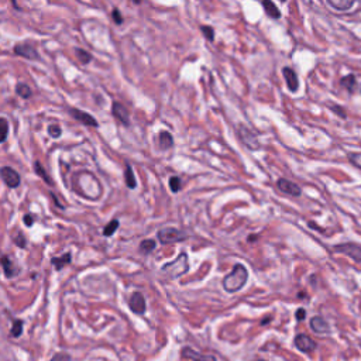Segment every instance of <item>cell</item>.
<instances>
[{"label": "cell", "mask_w": 361, "mask_h": 361, "mask_svg": "<svg viewBox=\"0 0 361 361\" xmlns=\"http://www.w3.org/2000/svg\"><path fill=\"white\" fill-rule=\"evenodd\" d=\"M48 134L53 138H59L62 134V129L58 125H51L48 127Z\"/></svg>", "instance_id": "obj_33"}, {"label": "cell", "mask_w": 361, "mask_h": 361, "mask_svg": "<svg viewBox=\"0 0 361 361\" xmlns=\"http://www.w3.org/2000/svg\"><path fill=\"white\" fill-rule=\"evenodd\" d=\"M261 5H263L265 13L268 14L271 19H279V17H281V12H279V9L276 7V5L274 3V2H271V0H264Z\"/></svg>", "instance_id": "obj_19"}, {"label": "cell", "mask_w": 361, "mask_h": 361, "mask_svg": "<svg viewBox=\"0 0 361 361\" xmlns=\"http://www.w3.org/2000/svg\"><path fill=\"white\" fill-rule=\"evenodd\" d=\"M16 93H17L21 99L31 98V95H33L31 88L27 85V84H24V82H19V84L16 85Z\"/></svg>", "instance_id": "obj_23"}, {"label": "cell", "mask_w": 361, "mask_h": 361, "mask_svg": "<svg viewBox=\"0 0 361 361\" xmlns=\"http://www.w3.org/2000/svg\"><path fill=\"white\" fill-rule=\"evenodd\" d=\"M71 261H72V254H71V253H65L64 256L53 257V258H51V264L55 267L57 271H61L65 265L71 264Z\"/></svg>", "instance_id": "obj_17"}, {"label": "cell", "mask_w": 361, "mask_h": 361, "mask_svg": "<svg viewBox=\"0 0 361 361\" xmlns=\"http://www.w3.org/2000/svg\"><path fill=\"white\" fill-rule=\"evenodd\" d=\"M9 136V122L5 117H0V144L6 141Z\"/></svg>", "instance_id": "obj_28"}, {"label": "cell", "mask_w": 361, "mask_h": 361, "mask_svg": "<svg viewBox=\"0 0 361 361\" xmlns=\"http://www.w3.org/2000/svg\"><path fill=\"white\" fill-rule=\"evenodd\" d=\"M170 189H171L172 193H178L179 190H181V188H182V181H181V178L177 177V175H174V177L170 178Z\"/></svg>", "instance_id": "obj_29"}, {"label": "cell", "mask_w": 361, "mask_h": 361, "mask_svg": "<svg viewBox=\"0 0 361 361\" xmlns=\"http://www.w3.org/2000/svg\"><path fill=\"white\" fill-rule=\"evenodd\" d=\"M260 361H265V360H260Z\"/></svg>", "instance_id": "obj_40"}, {"label": "cell", "mask_w": 361, "mask_h": 361, "mask_svg": "<svg viewBox=\"0 0 361 361\" xmlns=\"http://www.w3.org/2000/svg\"><path fill=\"white\" fill-rule=\"evenodd\" d=\"M13 51L16 55L23 57V58L31 59V61H37V59H39L37 48H35L33 44H30V43H19V44H16L13 48Z\"/></svg>", "instance_id": "obj_7"}, {"label": "cell", "mask_w": 361, "mask_h": 361, "mask_svg": "<svg viewBox=\"0 0 361 361\" xmlns=\"http://www.w3.org/2000/svg\"><path fill=\"white\" fill-rule=\"evenodd\" d=\"M295 317H296V320H305V317H306V310L303 308H299L298 310H296V313H295Z\"/></svg>", "instance_id": "obj_39"}, {"label": "cell", "mask_w": 361, "mask_h": 361, "mask_svg": "<svg viewBox=\"0 0 361 361\" xmlns=\"http://www.w3.org/2000/svg\"><path fill=\"white\" fill-rule=\"evenodd\" d=\"M295 347L302 353H312L316 348V342L308 335H298L294 340Z\"/></svg>", "instance_id": "obj_9"}, {"label": "cell", "mask_w": 361, "mask_h": 361, "mask_svg": "<svg viewBox=\"0 0 361 361\" xmlns=\"http://www.w3.org/2000/svg\"><path fill=\"white\" fill-rule=\"evenodd\" d=\"M181 355H182L184 358H188V360L192 361H216V357H215V355L202 354V353H199V351H196V350H193V348L190 347L182 348Z\"/></svg>", "instance_id": "obj_13"}, {"label": "cell", "mask_w": 361, "mask_h": 361, "mask_svg": "<svg viewBox=\"0 0 361 361\" xmlns=\"http://www.w3.org/2000/svg\"><path fill=\"white\" fill-rule=\"evenodd\" d=\"M118 226H120V222H118L117 219H113V220H110V222L107 223V226H106L105 229H103V236L112 237L113 234L116 233V230L118 229Z\"/></svg>", "instance_id": "obj_26"}, {"label": "cell", "mask_w": 361, "mask_h": 361, "mask_svg": "<svg viewBox=\"0 0 361 361\" xmlns=\"http://www.w3.org/2000/svg\"><path fill=\"white\" fill-rule=\"evenodd\" d=\"M75 55H76V58L79 59V62L84 64V65L89 64V62L92 61V55H91V53H88V51H85V50H81V48H75Z\"/></svg>", "instance_id": "obj_27"}, {"label": "cell", "mask_w": 361, "mask_h": 361, "mask_svg": "<svg viewBox=\"0 0 361 361\" xmlns=\"http://www.w3.org/2000/svg\"><path fill=\"white\" fill-rule=\"evenodd\" d=\"M158 145L163 150H170L174 145V137L171 136L170 132H159L158 134Z\"/></svg>", "instance_id": "obj_18"}, {"label": "cell", "mask_w": 361, "mask_h": 361, "mask_svg": "<svg viewBox=\"0 0 361 361\" xmlns=\"http://www.w3.org/2000/svg\"><path fill=\"white\" fill-rule=\"evenodd\" d=\"M23 222H24L27 227H31L34 222H35V217H34L31 213H27V215H24V217H23Z\"/></svg>", "instance_id": "obj_37"}, {"label": "cell", "mask_w": 361, "mask_h": 361, "mask_svg": "<svg viewBox=\"0 0 361 361\" xmlns=\"http://www.w3.org/2000/svg\"><path fill=\"white\" fill-rule=\"evenodd\" d=\"M129 306L132 309L133 313L136 315H143L145 312V298L141 292H134L130 296V301H129Z\"/></svg>", "instance_id": "obj_10"}, {"label": "cell", "mask_w": 361, "mask_h": 361, "mask_svg": "<svg viewBox=\"0 0 361 361\" xmlns=\"http://www.w3.org/2000/svg\"><path fill=\"white\" fill-rule=\"evenodd\" d=\"M155 246H157L155 240H152V238H145V240H143V242L140 243V251H141L143 254H145V256H148L150 253L154 251Z\"/></svg>", "instance_id": "obj_24"}, {"label": "cell", "mask_w": 361, "mask_h": 361, "mask_svg": "<svg viewBox=\"0 0 361 361\" xmlns=\"http://www.w3.org/2000/svg\"><path fill=\"white\" fill-rule=\"evenodd\" d=\"M188 269H189L188 256L185 253H181L174 261L164 264V267L161 268V272L168 278H179L181 275L186 274Z\"/></svg>", "instance_id": "obj_2"}, {"label": "cell", "mask_w": 361, "mask_h": 361, "mask_svg": "<svg viewBox=\"0 0 361 361\" xmlns=\"http://www.w3.org/2000/svg\"><path fill=\"white\" fill-rule=\"evenodd\" d=\"M158 240L163 244H172V243H179V242H184L186 240V233L182 230L175 229V227H164V229L158 230L157 233Z\"/></svg>", "instance_id": "obj_3"}, {"label": "cell", "mask_w": 361, "mask_h": 361, "mask_svg": "<svg viewBox=\"0 0 361 361\" xmlns=\"http://www.w3.org/2000/svg\"><path fill=\"white\" fill-rule=\"evenodd\" d=\"M237 130H238V136H240V138H242V141L246 144L247 148H250V150H258V148H260V141H258V138H257V136L254 134V133L250 130L249 127L240 125Z\"/></svg>", "instance_id": "obj_6"}, {"label": "cell", "mask_w": 361, "mask_h": 361, "mask_svg": "<svg viewBox=\"0 0 361 361\" xmlns=\"http://www.w3.org/2000/svg\"><path fill=\"white\" fill-rule=\"evenodd\" d=\"M0 265H2V268H3V272H5V276H6V278H14V276L19 274V268L14 265L13 261L10 260V257H0Z\"/></svg>", "instance_id": "obj_15"}, {"label": "cell", "mask_w": 361, "mask_h": 361, "mask_svg": "<svg viewBox=\"0 0 361 361\" xmlns=\"http://www.w3.org/2000/svg\"><path fill=\"white\" fill-rule=\"evenodd\" d=\"M360 91H361V86H360Z\"/></svg>", "instance_id": "obj_41"}, {"label": "cell", "mask_w": 361, "mask_h": 361, "mask_svg": "<svg viewBox=\"0 0 361 361\" xmlns=\"http://www.w3.org/2000/svg\"><path fill=\"white\" fill-rule=\"evenodd\" d=\"M340 85H342L346 91H348L350 93H353L354 92L355 86H357V79H355V76L353 75V73H350V75L343 76L342 81H340Z\"/></svg>", "instance_id": "obj_22"}, {"label": "cell", "mask_w": 361, "mask_h": 361, "mask_svg": "<svg viewBox=\"0 0 361 361\" xmlns=\"http://www.w3.org/2000/svg\"><path fill=\"white\" fill-rule=\"evenodd\" d=\"M69 113H71V116H72L75 120L81 122L82 125L89 126V127H99L98 120L93 117L92 114H89V113L82 112V110H79V109H71Z\"/></svg>", "instance_id": "obj_12"}, {"label": "cell", "mask_w": 361, "mask_h": 361, "mask_svg": "<svg viewBox=\"0 0 361 361\" xmlns=\"http://www.w3.org/2000/svg\"><path fill=\"white\" fill-rule=\"evenodd\" d=\"M51 361H71V357H69V354H66V353H58V354L54 355Z\"/></svg>", "instance_id": "obj_38"}, {"label": "cell", "mask_w": 361, "mask_h": 361, "mask_svg": "<svg viewBox=\"0 0 361 361\" xmlns=\"http://www.w3.org/2000/svg\"><path fill=\"white\" fill-rule=\"evenodd\" d=\"M112 113L114 117L117 118L118 122L123 126L130 125V113L127 110V107L118 102H113L112 105Z\"/></svg>", "instance_id": "obj_11"}, {"label": "cell", "mask_w": 361, "mask_h": 361, "mask_svg": "<svg viewBox=\"0 0 361 361\" xmlns=\"http://www.w3.org/2000/svg\"><path fill=\"white\" fill-rule=\"evenodd\" d=\"M249 279V271L244 267L243 264H236L231 272L223 278V288L226 292L229 294H234L237 291L243 288L244 285L247 284Z\"/></svg>", "instance_id": "obj_1"}, {"label": "cell", "mask_w": 361, "mask_h": 361, "mask_svg": "<svg viewBox=\"0 0 361 361\" xmlns=\"http://www.w3.org/2000/svg\"><path fill=\"white\" fill-rule=\"evenodd\" d=\"M21 333H23V320L16 319L13 322V326L10 329V336L12 337H20Z\"/></svg>", "instance_id": "obj_30"}, {"label": "cell", "mask_w": 361, "mask_h": 361, "mask_svg": "<svg viewBox=\"0 0 361 361\" xmlns=\"http://www.w3.org/2000/svg\"><path fill=\"white\" fill-rule=\"evenodd\" d=\"M283 75L285 81H287L289 91L291 92H296L298 88H299V79H298V75H296L295 71L292 68H289V66H285V68H283Z\"/></svg>", "instance_id": "obj_14"}, {"label": "cell", "mask_w": 361, "mask_h": 361, "mask_svg": "<svg viewBox=\"0 0 361 361\" xmlns=\"http://www.w3.org/2000/svg\"><path fill=\"white\" fill-rule=\"evenodd\" d=\"M14 243L19 246L20 249H26L27 247V240L26 237H24V234L20 231V233H17V236L14 237Z\"/></svg>", "instance_id": "obj_34"}, {"label": "cell", "mask_w": 361, "mask_h": 361, "mask_svg": "<svg viewBox=\"0 0 361 361\" xmlns=\"http://www.w3.org/2000/svg\"><path fill=\"white\" fill-rule=\"evenodd\" d=\"M330 109H332V110H333V112H335L337 116H340L342 118H346V112H344V109H343L342 106L330 105Z\"/></svg>", "instance_id": "obj_36"}, {"label": "cell", "mask_w": 361, "mask_h": 361, "mask_svg": "<svg viewBox=\"0 0 361 361\" xmlns=\"http://www.w3.org/2000/svg\"><path fill=\"white\" fill-rule=\"evenodd\" d=\"M310 329L315 332V333H319V335H325L329 332V323L320 317V316H315L310 319Z\"/></svg>", "instance_id": "obj_16"}, {"label": "cell", "mask_w": 361, "mask_h": 361, "mask_svg": "<svg viewBox=\"0 0 361 361\" xmlns=\"http://www.w3.org/2000/svg\"><path fill=\"white\" fill-rule=\"evenodd\" d=\"M348 159H350L351 164L355 165L357 168L361 170V152H350L348 154Z\"/></svg>", "instance_id": "obj_32"}, {"label": "cell", "mask_w": 361, "mask_h": 361, "mask_svg": "<svg viewBox=\"0 0 361 361\" xmlns=\"http://www.w3.org/2000/svg\"><path fill=\"white\" fill-rule=\"evenodd\" d=\"M328 5L336 9V10L346 12V10L354 6V0H328Z\"/></svg>", "instance_id": "obj_20"}, {"label": "cell", "mask_w": 361, "mask_h": 361, "mask_svg": "<svg viewBox=\"0 0 361 361\" xmlns=\"http://www.w3.org/2000/svg\"><path fill=\"white\" fill-rule=\"evenodd\" d=\"M0 178L3 179V182L6 184V186H9L10 189L17 188L21 182V178H20L19 172L13 170L12 167H2L0 168Z\"/></svg>", "instance_id": "obj_5"}, {"label": "cell", "mask_w": 361, "mask_h": 361, "mask_svg": "<svg viewBox=\"0 0 361 361\" xmlns=\"http://www.w3.org/2000/svg\"><path fill=\"white\" fill-rule=\"evenodd\" d=\"M200 31L204 33L206 39H209V41H213V39H215V30H213V27L200 26Z\"/></svg>", "instance_id": "obj_31"}, {"label": "cell", "mask_w": 361, "mask_h": 361, "mask_svg": "<svg viewBox=\"0 0 361 361\" xmlns=\"http://www.w3.org/2000/svg\"><path fill=\"white\" fill-rule=\"evenodd\" d=\"M276 186H278V189L281 190L283 193L289 195V196H301V195H302L301 186L294 184V182H291L288 179H285V178H279V179L276 181Z\"/></svg>", "instance_id": "obj_8"}, {"label": "cell", "mask_w": 361, "mask_h": 361, "mask_svg": "<svg viewBox=\"0 0 361 361\" xmlns=\"http://www.w3.org/2000/svg\"><path fill=\"white\" fill-rule=\"evenodd\" d=\"M112 17H113V20H114V23H116L117 26L123 24V16H122V12H120L118 9H113Z\"/></svg>", "instance_id": "obj_35"}, {"label": "cell", "mask_w": 361, "mask_h": 361, "mask_svg": "<svg viewBox=\"0 0 361 361\" xmlns=\"http://www.w3.org/2000/svg\"><path fill=\"white\" fill-rule=\"evenodd\" d=\"M34 170H35V172H37V175L38 177H41L43 179H44V182L48 185L53 184V181H51V178L48 177V174H47V171L44 170V167H43V164L39 163V161H35L34 163Z\"/></svg>", "instance_id": "obj_25"}, {"label": "cell", "mask_w": 361, "mask_h": 361, "mask_svg": "<svg viewBox=\"0 0 361 361\" xmlns=\"http://www.w3.org/2000/svg\"><path fill=\"white\" fill-rule=\"evenodd\" d=\"M125 182L127 188L130 189H136L137 186V179L134 177V171H133L132 165L126 164V170H125Z\"/></svg>", "instance_id": "obj_21"}, {"label": "cell", "mask_w": 361, "mask_h": 361, "mask_svg": "<svg viewBox=\"0 0 361 361\" xmlns=\"http://www.w3.org/2000/svg\"><path fill=\"white\" fill-rule=\"evenodd\" d=\"M336 253L350 257L355 263H361V246L355 243H343L335 246Z\"/></svg>", "instance_id": "obj_4"}]
</instances>
